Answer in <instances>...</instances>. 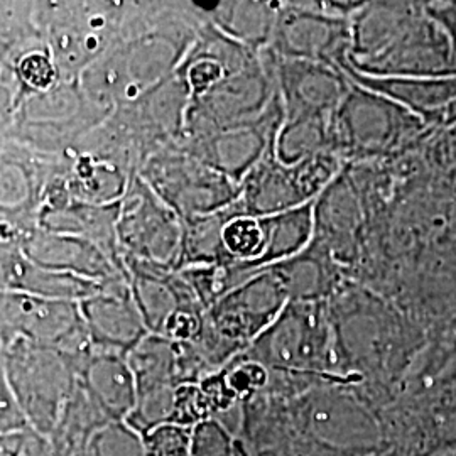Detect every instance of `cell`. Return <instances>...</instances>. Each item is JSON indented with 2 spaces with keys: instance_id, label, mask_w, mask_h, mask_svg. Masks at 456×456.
<instances>
[{
  "instance_id": "cell-1",
  "label": "cell",
  "mask_w": 456,
  "mask_h": 456,
  "mask_svg": "<svg viewBox=\"0 0 456 456\" xmlns=\"http://www.w3.org/2000/svg\"><path fill=\"white\" fill-rule=\"evenodd\" d=\"M5 372L29 429L51 436L77 392V370L49 345L12 338L4 350Z\"/></svg>"
},
{
  "instance_id": "cell-2",
  "label": "cell",
  "mask_w": 456,
  "mask_h": 456,
  "mask_svg": "<svg viewBox=\"0 0 456 456\" xmlns=\"http://www.w3.org/2000/svg\"><path fill=\"white\" fill-rule=\"evenodd\" d=\"M82 391L107 423H124L137 403L135 377L120 352L94 350L82 370Z\"/></svg>"
},
{
  "instance_id": "cell-3",
  "label": "cell",
  "mask_w": 456,
  "mask_h": 456,
  "mask_svg": "<svg viewBox=\"0 0 456 456\" xmlns=\"http://www.w3.org/2000/svg\"><path fill=\"white\" fill-rule=\"evenodd\" d=\"M80 313L97 350L122 352L142 340L141 313L117 296H90L83 299Z\"/></svg>"
},
{
  "instance_id": "cell-4",
  "label": "cell",
  "mask_w": 456,
  "mask_h": 456,
  "mask_svg": "<svg viewBox=\"0 0 456 456\" xmlns=\"http://www.w3.org/2000/svg\"><path fill=\"white\" fill-rule=\"evenodd\" d=\"M311 428L328 443L343 446H365L374 440L375 426L365 412L343 406H320L310 412Z\"/></svg>"
},
{
  "instance_id": "cell-5",
  "label": "cell",
  "mask_w": 456,
  "mask_h": 456,
  "mask_svg": "<svg viewBox=\"0 0 456 456\" xmlns=\"http://www.w3.org/2000/svg\"><path fill=\"white\" fill-rule=\"evenodd\" d=\"M147 456H191V429L166 423L142 436Z\"/></svg>"
},
{
  "instance_id": "cell-6",
  "label": "cell",
  "mask_w": 456,
  "mask_h": 456,
  "mask_svg": "<svg viewBox=\"0 0 456 456\" xmlns=\"http://www.w3.org/2000/svg\"><path fill=\"white\" fill-rule=\"evenodd\" d=\"M17 75L34 92H46L58 77V66L45 51L33 49L17 61Z\"/></svg>"
},
{
  "instance_id": "cell-7",
  "label": "cell",
  "mask_w": 456,
  "mask_h": 456,
  "mask_svg": "<svg viewBox=\"0 0 456 456\" xmlns=\"http://www.w3.org/2000/svg\"><path fill=\"white\" fill-rule=\"evenodd\" d=\"M191 456H235L227 429L215 419L196 424L191 429Z\"/></svg>"
},
{
  "instance_id": "cell-8",
  "label": "cell",
  "mask_w": 456,
  "mask_h": 456,
  "mask_svg": "<svg viewBox=\"0 0 456 456\" xmlns=\"http://www.w3.org/2000/svg\"><path fill=\"white\" fill-rule=\"evenodd\" d=\"M26 429H29V426L17 406L16 397L5 372L4 352H0V438Z\"/></svg>"
},
{
  "instance_id": "cell-9",
  "label": "cell",
  "mask_w": 456,
  "mask_h": 456,
  "mask_svg": "<svg viewBox=\"0 0 456 456\" xmlns=\"http://www.w3.org/2000/svg\"><path fill=\"white\" fill-rule=\"evenodd\" d=\"M228 248L240 256H254L262 245V232L254 220H235L224 230Z\"/></svg>"
},
{
  "instance_id": "cell-10",
  "label": "cell",
  "mask_w": 456,
  "mask_h": 456,
  "mask_svg": "<svg viewBox=\"0 0 456 456\" xmlns=\"http://www.w3.org/2000/svg\"><path fill=\"white\" fill-rule=\"evenodd\" d=\"M220 77V66L213 61H200L190 69V82L195 90L208 88Z\"/></svg>"
}]
</instances>
